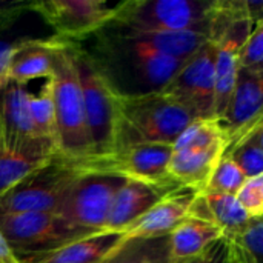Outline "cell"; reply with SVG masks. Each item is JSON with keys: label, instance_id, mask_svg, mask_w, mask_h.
I'll return each mask as SVG.
<instances>
[{"label": "cell", "instance_id": "cell-6", "mask_svg": "<svg viewBox=\"0 0 263 263\" xmlns=\"http://www.w3.org/2000/svg\"><path fill=\"white\" fill-rule=\"evenodd\" d=\"M72 57L82 89L85 122L92 149L91 157L111 154L117 146L119 129L114 91L89 54L74 43Z\"/></svg>", "mask_w": 263, "mask_h": 263}, {"label": "cell", "instance_id": "cell-9", "mask_svg": "<svg viewBox=\"0 0 263 263\" xmlns=\"http://www.w3.org/2000/svg\"><path fill=\"white\" fill-rule=\"evenodd\" d=\"M216 45L206 40L191 57H188L170 83L160 91L180 103L191 117H214L216 85Z\"/></svg>", "mask_w": 263, "mask_h": 263}, {"label": "cell", "instance_id": "cell-8", "mask_svg": "<svg viewBox=\"0 0 263 263\" xmlns=\"http://www.w3.org/2000/svg\"><path fill=\"white\" fill-rule=\"evenodd\" d=\"M72 163L54 157L0 196V213H55L82 176Z\"/></svg>", "mask_w": 263, "mask_h": 263}, {"label": "cell", "instance_id": "cell-25", "mask_svg": "<svg viewBox=\"0 0 263 263\" xmlns=\"http://www.w3.org/2000/svg\"><path fill=\"white\" fill-rule=\"evenodd\" d=\"M103 263H170L168 236L157 239L126 240Z\"/></svg>", "mask_w": 263, "mask_h": 263}, {"label": "cell", "instance_id": "cell-13", "mask_svg": "<svg viewBox=\"0 0 263 263\" xmlns=\"http://www.w3.org/2000/svg\"><path fill=\"white\" fill-rule=\"evenodd\" d=\"M26 86L8 83L0 92V136L5 145L17 153L37 159H52L55 153L42 142L34 129Z\"/></svg>", "mask_w": 263, "mask_h": 263}, {"label": "cell", "instance_id": "cell-19", "mask_svg": "<svg viewBox=\"0 0 263 263\" xmlns=\"http://www.w3.org/2000/svg\"><path fill=\"white\" fill-rule=\"evenodd\" d=\"M222 240V231L210 220L188 216L168 234V262L191 263L202 259Z\"/></svg>", "mask_w": 263, "mask_h": 263}, {"label": "cell", "instance_id": "cell-29", "mask_svg": "<svg viewBox=\"0 0 263 263\" xmlns=\"http://www.w3.org/2000/svg\"><path fill=\"white\" fill-rule=\"evenodd\" d=\"M236 199L250 219L263 217V176L248 177L237 191Z\"/></svg>", "mask_w": 263, "mask_h": 263}, {"label": "cell", "instance_id": "cell-23", "mask_svg": "<svg viewBox=\"0 0 263 263\" xmlns=\"http://www.w3.org/2000/svg\"><path fill=\"white\" fill-rule=\"evenodd\" d=\"M248 177L263 176V123L231 143L225 153Z\"/></svg>", "mask_w": 263, "mask_h": 263}, {"label": "cell", "instance_id": "cell-16", "mask_svg": "<svg viewBox=\"0 0 263 263\" xmlns=\"http://www.w3.org/2000/svg\"><path fill=\"white\" fill-rule=\"evenodd\" d=\"M259 22V20H257ZM256 22L251 20H236L228 29L222 34V37L214 43L216 45V85H214V119L220 120L231 94L236 86L239 65H237V52L242 43L250 35Z\"/></svg>", "mask_w": 263, "mask_h": 263}, {"label": "cell", "instance_id": "cell-32", "mask_svg": "<svg viewBox=\"0 0 263 263\" xmlns=\"http://www.w3.org/2000/svg\"><path fill=\"white\" fill-rule=\"evenodd\" d=\"M0 263H18L17 256L14 254V251L11 250L2 233H0Z\"/></svg>", "mask_w": 263, "mask_h": 263}, {"label": "cell", "instance_id": "cell-7", "mask_svg": "<svg viewBox=\"0 0 263 263\" xmlns=\"http://www.w3.org/2000/svg\"><path fill=\"white\" fill-rule=\"evenodd\" d=\"M170 157L171 145L131 143L116 148L111 154L89 157L72 165L82 173L112 176L142 182L163 191H174L180 186L168 176Z\"/></svg>", "mask_w": 263, "mask_h": 263}, {"label": "cell", "instance_id": "cell-28", "mask_svg": "<svg viewBox=\"0 0 263 263\" xmlns=\"http://www.w3.org/2000/svg\"><path fill=\"white\" fill-rule=\"evenodd\" d=\"M240 71L263 77V20L256 22L250 35L237 52Z\"/></svg>", "mask_w": 263, "mask_h": 263}, {"label": "cell", "instance_id": "cell-17", "mask_svg": "<svg viewBox=\"0 0 263 263\" xmlns=\"http://www.w3.org/2000/svg\"><path fill=\"white\" fill-rule=\"evenodd\" d=\"M126 242L122 233L99 231L48 251L17 257L18 263H103Z\"/></svg>", "mask_w": 263, "mask_h": 263}, {"label": "cell", "instance_id": "cell-10", "mask_svg": "<svg viewBox=\"0 0 263 263\" xmlns=\"http://www.w3.org/2000/svg\"><path fill=\"white\" fill-rule=\"evenodd\" d=\"M0 233L17 257L91 234L71 227L55 213H0Z\"/></svg>", "mask_w": 263, "mask_h": 263}, {"label": "cell", "instance_id": "cell-18", "mask_svg": "<svg viewBox=\"0 0 263 263\" xmlns=\"http://www.w3.org/2000/svg\"><path fill=\"white\" fill-rule=\"evenodd\" d=\"M68 42L57 39H22L14 42L8 66L11 83L26 86L31 80L48 79L54 71L55 52Z\"/></svg>", "mask_w": 263, "mask_h": 263}, {"label": "cell", "instance_id": "cell-2", "mask_svg": "<svg viewBox=\"0 0 263 263\" xmlns=\"http://www.w3.org/2000/svg\"><path fill=\"white\" fill-rule=\"evenodd\" d=\"M114 96L119 117L116 148L131 143L173 145L194 120L180 103L160 91Z\"/></svg>", "mask_w": 263, "mask_h": 263}, {"label": "cell", "instance_id": "cell-30", "mask_svg": "<svg viewBox=\"0 0 263 263\" xmlns=\"http://www.w3.org/2000/svg\"><path fill=\"white\" fill-rule=\"evenodd\" d=\"M12 48H14V42L9 43V42H2L0 40V92L9 83L8 66H9V59H11V54H12Z\"/></svg>", "mask_w": 263, "mask_h": 263}, {"label": "cell", "instance_id": "cell-31", "mask_svg": "<svg viewBox=\"0 0 263 263\" xmlns=\"http://www.w3.org/2000/svg\"><path fill=\"white\" fill-rule=\"evenodd\" d=\"M202 263H231L227 243L223 240H220L216 245H213L211 250L203 256Z\"/></svg>", "mask_w": 263, "mask_h": 263}, {"label": "cell", "instance_id": "cell-14", "mask_svg": "<svg viewBox=\"0 0 263 263\" xmlns=\"http://www.w3.org/2000/svg\"><path fill=\"white\" fill-rule=\"evenodd\" d=\"M219 122L230 145L263 123V77L239 69L234 91Z\"/></svg>", "mask_w": 263, "mask_h": 263}, {"label": "cell", "instance_id": "cell-3", "mask_svg": "<svg viewBox=\"0 0 263 263\" xmlns=\"http://www.w3.org/2000/svg\"><path fill=\"white\" fill-rule=\"evenodd\" d=\"M228 145V136L217 119L193 120L171 145L168 176L180 188L205 193Z\"/></svg>", "mask_w": 263, "mask_h": 263}, {"label": "cell", "instance_id": "cell-33", "mask_svg": "<svg viewBox=\"0 0 263 263\" xmlns=\"http://www.w3.org/2000/svg\"><path fill=\"white\" fill-rule=\"evenodd\" d=\"M202 259H203V257H202ZM202 259H197V260H193V262H191V263H202Z\"/></svg>", "mask_w": 263, "mask_h": 263}, {"label": "cell", "instance_id": "cell-27", "mask_svg": "<svg viewBox=\"0 0 263 263\" xmlns=\"http://www.w3.org/2000/svg\"><path fill=\"white\" fill-rule=\"evenodd\" d=\"M245 180H247L245 173L239 168V165L230 156L225 154L220 159L205 193H219V194L236 196Z\"/></svg>", "mask_w": 263, "mask_h": 263}, {"label": "cell", "instance_id": "cell-4", "mask_svg": "<svg viewBox=\"0 0 263 263\" xmlns=\"http://www.w3.org/2000/svg\"><path fill=\"white\" fill-rule=\"evenodd\" d=\"M54 106L59 159L76 163L92 156L85 122L79 76L72 57V43H65L54 57Z\"/></svg>", "mask_w": 263, "mask_h": 263}, {"label": "cell", "instance_id": "cell-26", "mask_svg": "<svg viewBox=\"0 0 263 263\" xmlns=\"http://www.w3.org/2000/svg\"><path fill=\"white\" fill-rule=\"evenodd\" d=\"M223 242L231 263H262L263 219H251L243 231Z\"/></svg>", "mask_w": 263, "mask_h": 263}, {"label": "cell", "instance_id": "cell-21", "mask_svg": "<svg viewBox=\"0 0 263 263\" xmlns=\"http://www.w3.org/2000/svg\"><path fill=\"white\" fill-rule=\"evenodd\" d=\"M208 211V219L222 231V240L237 236L250 223V217L237 202L236 196L219 193L200 194Z\"/></svg>", "mask_w": 263, "mask_h": 263}, {"label": "cell", "instance_id": "cell-24", "mask_svg": "<svg viewBox=\"0 0 263 263\" xmlns=\"http://www.w3.org/2000/svg\"><path fill=\"white\" fill-rule=\"evenodd\" d=\"M54 159V157H52ZM52 159H37L9 149L0 136V196L12 190L28 174Z\"/></svg>", "mask_w": 263, "mask_h": 263}, {"label": "cell", "instance_id": "cell-1", "mask_svg": "<svg viewBox=\"0 0 263 263\" xmlns=\"http://www.w3.org/2000/svg\"><path fill=\"white\" fill-rule=\"evenodd\" d=\"M89 54L117 94L162 91L182 63L206 40L200 32H136L112 25L97 32Z\"/></svg>", "mask_w": 263, "mask_h": 263}, {"label": "cell", "instance_id": "cell-11", "mask_svg": "<svg viewBox=\"0 0 263 263\" xmlns=\"http://www.w3.org/2000/svg\"><path fill=\"white\" fill-rule=\"evenodd\" d=\"M123 179L83 173L68 190L57 214L83 233L103 231L116 191Z\"/></svg>", "mask_w": 263, "mask_h": 263}, {"label": "cell", "instance_id": "cell-12", "mask_svg": "<svg viewBox=\"0 0 263 263\" xmlns=\"http://www.w3.org/2000/svg\"><path fill=\"white\" fill-rule=\"evenodd\" d=\"M117 5L105 0H39L29 3L28 8L52 28L57 39L72 43L108 26L116 15Z\"/></svg>", "mask_w": 263, "mask_h": 263}, {"label": "cell", "instance_id": "cell-22", "mask_svg": "<svg viewBox=\"0 0 263 263\" xmlns=\"http://www.w3.org/2000/svg\"><path fill=\"white\" fill-rule=\"evenodd\" d=\"M28 106L34 129L42 142L52 148L57 156L55 134V106H54V83L52 77L45 79L42 88L34 94H28Z\"/></svg>", "mask_w": 263, "mask_h": 263}, {"label": "cell", "instance_id": "cell-15", "mask_svg": "<svg viewBox=\"0 0 263 263\" xmlns=\"http://www.w3.org/2000/svg\"><path fill=\"white\" fill-rule=\"evenodd\" d=\"M199 194L188 188H177L162 197L143 216L126 227L122 234L131 239L166 237L182 220L190 216V210Z\"/></svg>", "mask_w": 263, "mask_h": 263}, {"label": "cell", "instance_id": "cell-20", "mask_svg": "<svg viewBox=\"0 0 263 263\" xmlns=\"http://www.w3.org/2000/svg\"><path fill=\"white\" fill-rule=\"evenodd\" d=\"M168 193L171 191H163L142 182L125 180L114 194L103 231L122 233Z\"/></svg>", "mask_w": 263, "mask_h": 263}, {"label": "cell", "instance_id": "cell-5", "mask_svg": "<svg viewBox=\"0 0 263 263\" xmlns=\"http://www.w3.org/2000/svg\"><path fill=\"white\" fill-rule=\"evenodd\" d=\"M216 0H126L109 25L136 32H200L210 39Z\"/></svg>", "mask_w": 263, "mask_h": 263}]
</instances>
